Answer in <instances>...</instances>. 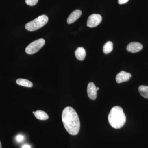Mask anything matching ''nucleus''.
<instances>
[{
    "label": "nucleus",
    "instance_id": "f257e3e1",
    "mask_svg": "<svg viewBox=\"0 0 148 148\" xmlns=\"http://www.w3.org/2000/svg\"><path fill=\"white\" fill-rule=\"evenodd\" d=\"M62 120L65 129L69 134L77 135L79 132L80 123L75 110L71 107H66L62 114Z\"/></svg>",
    "mask_w": 148,
    "mask_h": 148
},
{
    "label": "nucleus",
    "instance_id": "f03ea898",
    "mask_svg": "<svg viewBox=\"0 0 148 148\" xmlns=\"http://www.w3.org/2000/svg\"><path fill=\"white\" fill-rule=\"evenodd\" d=\"M108 119L112 127L115 129L121 128L126 122V116L121 107L116 106L111 109Z\"/></svg>",
    "mask_w": 148,
    "mask_h": 148
},
{
    "label": "nucleus",
    "instance_id": "7ed1b4c3",
    "mask_svg": "<svg viewBox=\"0 0 148 148\" xmlns=\"http://www.w3.org/2000/svg\"><path fill=\"white\" fill-rule=\"evenodd\" d=\"M48 21V18L46 15L43 14L28 22L25 25V28L30 32L36 31L40 29L46 25Z\"/></svg>",
    "mask_w": 148,
    "mask_h": 148
},
{
    "label": "nucleus",
    "instance_id": "20e7f679",
    "mask_svg": "<svg viewBox=\"0 0 148 148\" xmlns=\"http://www.w3.org/2000/svg\"><path fill=\"white\" fill-rule=\"evenodd\" d=\"M45 40L42 38L36 40L30 43L26 47L25 51L28 54H33L36 53L44 45Z\"/></svg>",
    "mask_w": 148,
    "mask_h": 148
},
{
    "label": "nucleus",
    "instance_id": "39448f33",
    "mask_svg": "<svg viewBox=\"0 0 148 148\" xmlns=\"http://www.w3.org/2000/svg\"><path fill=\"white\" fill-rule=\"evenodd\" d=\"M102 20V16L100 14H91L88 18L87 27L93 28L98 26Z\"/></svg>",
    "mask_w": 148,
    "mask_h": 148
},
{
    "label": "nucleus",
    "instance_id": "423d86ee",
    "mask_svg": "<svg viewBox=\"0 0 148 148\" xmlns=\"http://www.w3.org/2000/svg\"><path fill=\"white\" fill-rule=\"evenodd\" d=\"M87 94L88 97L92 100H95L97 97V87L93 82L88 83L87 86Z\"/></svg>",
    "mask_w": 148,
    "mask_h": 148
},
{
    "label": "nucleus",
    "instance_id": "0eeeda50",
    "mask_svg": "<svg viewBox=\"0 0 148 148\" xmlns=\"http://www.w3.org/2000/svg\"><path fill=\"white\" fill-rule=\"evenodd\" d=\"M131 77V74L124 71H122L116 75V80L118 83H121L129 80Z\"/></svg>",
    "mask_w": 148,
    "mask_h": 148
},
{
    "label": "nucleus",
    "instance_id": "6e6552de",
    "mask_svg": "<svg viewBox=\"0 0 148 148\" xmlns=\"http://www.w3.org/2000/svg\"><path fill=\"white\" fill-rule=\"evenodd\" d=\"M143 46L140 43L131 42L127 45L126 49L128 52L136 53L143 49Z\"/></svg>",
    "mask_w": 148,
    "mask_h": 148
},
{
    "label": "nucleus",
    "instance_id": "1a4fd4ad",
    "mask_svg": "<svg viewBox=\"0 0 148 148\" xmlns=\"http://www.w3.org/2000/svg\"><path fill=\"white\" fill-rule=\"evenodd\" d=\"M82 14V12L79 10H74L69 15L68 19H67L68 24H71L74 23L75 21H76L77 19H78L80 17Z\"/></svg>",
    "mask_w": 148,
    "mask_h": 148
},
{
    "label": "nucleus",
    "instance_id": "9d476101",
    "mask_svg": "<svg viewBox=\"0 0 148 148\" xmlns=\"http://www.w3.org/2000/svg\"><path fill=\"white\" fill-rule=\"evenodd\" d=\"M75 55L78 60L79 61H83L84 60L86 56V51L84 48L79 47L75 51Z\"/></svg>",
    "mask_w": 148,
    "mask_h": 148
},
{
    "label": "nucleus",
    "instance_id": "9b49d317",
    "mask_svg": "<svg viewBox=\"0 0 148 148\" xmlns=\"http://www.w3.org/2000/svg\"><path fill=\"white\" fill-rule=\"evenodd\" d=\"M34 115L36 118L40 120H46L49 118L48 115L45 112L40 110L36 111Z\"/></svg>",
    "mask_w": 148,
    "mask_h": 148
},
{
    "label": "nucleus",
    "instance_id": "f8f14e48",
    "mask_svg": "<svg viewBox=\"0 0 148 148\" xmlns=\"http://www.w3.org/2000/svg\"><path fill=\"white\" fill-rule=\"evenodd\" d=\"M16 83L17 84L25 87H32L33 86L32 82L24 79H18L16 80Z\"/></svg>",
    "mask_w": 148,
    "mask_h": 148
},
{
    "label": "nucleus",
    "instance_id": "ddd939ff",
    "mask_svg": "<svg viewBox=\"0 0 148 148\" xmlns=\"http://www.w3.org/2000/svg\"><path fill=\"white\" fill-rule=\"evenodd\" d=\"M112 42L111 41H108L104 45L103 47V51L105 54H108L110 53L113 50Z\"/></svg>",
    "mask_w": 148,
    "mask_h": 148
},
{
    "label": "nucleus",
    "instance_id": "4468645a",
    "mask_svg": "<svg viewBox=\"0 0 148 148\" xmlns=\"http://www.w3.org/2000/svg\"><path fill=\"white\" fill-rule=\"evenodd\" d=\"M140 95L144 98H148V86L141 85L138 88Z\"/></svg>",
    "mask_w": 148,
    "mask_h": 148
},
{
    "label": "nucleus",
    "instance_id": "2eb2a0df",
    "mask_svg": "<svg viewBox=\"0 0 148 148\" xmlns=\"http://www.w3.org/2000/svg\"><path fill=\"white\" fill-rule=\"evenodd\" d=\"M38 0H25L26 3L29 6H34L36 5L38 2Z\"/></svg>",
    "mask_w": 148,
    "mask_h": 148
},
{
    "label": "nucleus",
    "instance_id": "dca6fc26",
    "mask_svg": "<svg viewBox=\"0 0 148 148\" xmlns=\"http://www.w3.org/2000/svg\"><path fill=\"white\" fill-rule=\"evenodd\" d=\"M24 139V136L21 135H18L16 137V141L18 142H21V141H23Z\"/></svg>",
    "mask_w": 148,
    "mask_h": 148
},
{
    "label": "nucleus",
    "instance_id": "f3484780",
    "mask_svg": "<svg viewBox=\"0 0 148 148\" xmlns=\"http://www.w3.org/2000/svg\"><path fill=\"white\" fill-rule=\"evenodd\" d=\"M129 0H118V3L120 5L126 3Z\"/></svg>",
    "mask_w": 148,
    "mask_h": 148
},
{
    "label": "nucleus",
    "instance_id": "a211bd4d",
    "mask_svg": "<svg viewBox=\"0 0 148 148\" xmlns=\"http://www.w3.org/2000/svg\"><path fill=\"white\" fill-rule=\"evenodd\" d=\"M22 148H31V147L29 145H24L22 146Z\"/></svg>",
    "mask_w": 148,
    "mask_h": 148
},
{
    "label": "nucleus",
    "instance_id": "6ab92c4d",
    "mask_svg": "<svg viewBox=\"0 0 148 148\" xmlns=\"http://www.w3.org/2000/svg\"><path fill=\"white\" fill-rule=\"evenodd\" d=\"M0 148H2V147L1 143V141H0Z\"/></svg>",
    "mask_w": 148,
    "mask_h": 148
},
{
    "label": "nucleus",
    "instance_id": "aec40b11",
    "mask_svg": "<svg viewBox=\"0 0 148 148\" xmlns=\"http://www.w3.org/2000/svg\"><path fill=\"white\" fill-rule=\"evenodd\" d=\"M97 90H99V88H98V87H97Z\"/></svg>",
    "mask_w": 148,
    "mask_h": 148
},
{
    "label": "nucleus",
    "instance_id": "412c9836",
    "mask_svg": "<svg viewBox=\"0 0 148 148\" xmlns=\"http://www.w3.org/2000/svg\"><path fill=\"white\" fill-rule=\"evenodd\" d=\"M33 114H35V112H33Z\"/></svg>",
    "mask_w": 148,
    "mask_h": 148
}]
</instances>
